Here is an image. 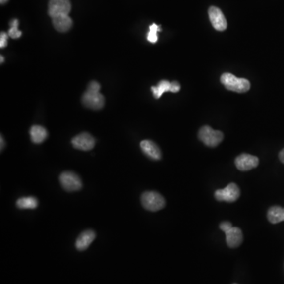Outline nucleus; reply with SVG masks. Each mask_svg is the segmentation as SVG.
<instances>
[{"mask_svg":"<svg viewBox=\"0 0 284 284\" xmlns=\"http://www.w3.org/2000/svg\"><path fill=\"white\" fill-rule=\"evenodd\" d=\"M53 26L60 33H66L71 29L73 21L69 15L57 16L52 18Z\"/></svg>","mask_w":284,"mask_h":284,"instance_id":"nucleus-15","label":"nucleus"},{"mask_svg":"<svg viewBox=\"0 0 284 284\" xmlns=\"http://www.w3.org/2000/svg\"><path fill=\"white\" fill-rule=\"evenodd\" d=\"M231 223L228 222V221H225V222L221 223V225H220V228H221V230H223V231L225 232L227 230H229L230 227H232Z\"/></svg>","mask_w":284,"mask_h":284,"instance_id":"nucleus-22","label":"nucleus"},{"mask_svg":"<svg viewBox=\"0 0 284 284\" xmlns=\"http://www.w3.org/2000/svg\"><path fill=\"white\" fill-rule=\"evenodd\" d=\"M268 220L271 224L276 225L284 221V208L273 206L268 211Z\"/></svg>","mask_w":284,"mask_h":284,"instance_id":"nucleus-17","label":"nucleus"},{"mask_svg":"<svg viewBox=\"0 0 284 284\" xmlns=\"http://www.w3.org/2000/svg\"></svg>","mask_w":284,"mask_h":284,"instance_id":"nucleus-27","label":"nucleus"},{"mask_svg":"<svg viewBox=\"0 0 284 284\" xmlns=\"http://www.w3.org/2000/svg\"><path fill=\"white\" fill-rule=\"evenodd\" d=\"M71 10L70 0H49V14L51 18L69 15Z\"/></svg>","mask_w":284,"mask_h":284,"instance_id":"nucleus-7","label":"nucleus"},{"mask_svg":"<svg viewBox=\"0 0 284 284\" xmlns=\"http://www.w3.org/2000/svg\"><path fill=\"white\" fill-rule=\"evenodd\" d=\"M8 1H9V0H0V3L2 4V5H3V4L6 3Z\"/></svg>","mask_w":284,"mask_h":284,"instance_id":"nucleus-25","label":"nucleus"},{"mask_svg":"<svg viewBox=\"0 0 284 284\" xmlns=\"http://www.w3.org/2000/svg\"><path fill=\"white\" fill-rule=\"evenodd\" d=\"M61 186L66 191H78L82 188V182L79 176L72 171L62 172L59 176Z\"/></svg>","mask_w":284,"mask_h":284,"instance_id":"nucleus-5","label":"nucleus"},{"mask_svg":"<svg viewBox=\"0 0 284 284\" xmlns=\"http://www.w3.org/2000/svg\"><path fill=\"white\" fill-rule=\"evenodd\" d=\"M32 141L34 144H41L48 137V131L45 127L41 126H33L29 131Z\"/></svg>","mask_w":284,"mask_h":284,"instance_id":"nucleus-16","label":"nucleus"},{"mask_svg":"<svg viewBox=\"0 0 284 284\" xmlns=\"http://www.w3.org/2000/svg\"><path fill=\"white\" fill-rule=\"evenodd\" d=\"M161 30V27L159 25H156V24H153V25H150L147 35L148 41L149 42L153 43V44L157 42V40H158L157 32H160Z\"/></svg>","mask_w":284,"mask_h":284,"instance_id":"nucleus-20","label":"nucleus"},{"mask_svg":"<svg viewBox=\"0 0 284 284\" xmlns=\"http://www.w3.org/2000/svg\"><path fill=\"white\" fill-rule=\"evenodd\" d=\"M141 201L142 206L150 212H157L165 206V198L157 192H145L141 195Z\"/></svg>","mask_w":284,"mask_h":284,"instance_id":"nucleus-3","label":"nucleus"},{"mask_svg":"<svg viewBox=\"0 0 284 284\" xmlns=\"http://www.w3.org/2000/svg\"><path fill=\"white\" fill-rule=\"evenodd\" d=\"M18 19L12 20L10 22V29L8 32V35L12 39H18L22 35V33L18 29Z\"/></svg>","mask_w":284,"mask_h":284,"instance_id":"nucleus-19","label":"nucleus"},{"mask_svg":"<svg viewBox=\"0 0 284 284\" xmlns=\"http://www.w3.org/2000/svg\"><path fill=\"white\" fill-rule=\"evenodd\" d=\"M221 83L227 90L235 93H246L250 89V82L246 78H238L230 73H225L221 77Z\"/></svg>","mask_w":284,"mask_h":284,"instance_id":"nucleus-2","label":"nucleus"},{"mask_svg":"<svg viewBox=\"0 0 284 284\" xmlns=\"http://www.w3.org/2000/svg\"><path fill=\"white\" fill-rule=\"evenodd\" d=\"M71 142L75 149L85 152L92 150L96 144L94 137L88 133H80L72 139Z\"/></svg>","mask_w":284,"mask_h":284,"instance_id":"nucleus-9","label":"nucleus"},{"mask_svg":"<svg viewBox=\"0 0 284 284\" xmlns=\"http://www.w3.org/2000/svg\"><path fill=\"white\" fill-rule=\"evenodd\" d=\"M259 159L252 155L243 153L235 159V166L242 171H247L252 170L258 166Z\"/></svg>","mask_w":284,"mask_h":284,"instance_id":"nucleus-10","label":"nucleus"},{"mask_svg":"<svg viewBox=\"0 0 284 284\" xmlns=\"http://www.w3.org/2000/svg\"><path fill=\"white\" fill-rule=\"evenodd\" d=\"M101 85L97 81H91L82 97V103L86 108L98 110L105 105V97L100 93Z\"/></svg>","mask_w":284,"mask_h":284,"instance_id":"nucleus-1","label":"nucleus"},{"mask_svg":"<svg viewBox=\"0 0 284 284\" xmlns=\"http://www.w3.org/2000/svg\"><path fill=\"white\" fill-rule=\"evenodd\" d=\"M96 238V233L93 230H87L82 232L76 240L75 246L77 250L84 251L88 249Z\"/></svg>","mask_w":284,"mask_h":284,"instance_id":"nucleus-14","label":"nucleus"},{"mask_svg":"<svg viewBox=\"0 0 284 284\" xmlns=\"http://www.w3.org/2000/svg\"><path fill=\"white\" fill-rule=\"evenodd\" d=\"M181 89L178 81L169 82L166 80H162L159 82L157 86H153L151 88L153 96L155 98L159 99L165 92H172V93H178Z\"/></svg>","mask_w":284,"mask_h":284,"instance_id":"nucleus-11","label":"nucleus"},{"mask_svg":"<svg viewBox=\"0 0 284 284\" xmlns=\"http://www.w3.org/2000/svg\"><path fill=\"white\" fill-rule=\"evenodd\" d=\"M209 17L213 28L217 31H225L227 27V22L225 16L220 8L217 6L209 7Z\"/></svg>","mask_w":284,"mask_h":284,"instance_id":"nucleus-8","label":"nucleus"},{"mask_svg":"<svg viewBox=\"0 0 284 284\" xmlns=\"http://www.w3.org/2000/svg\"><path fill=\"white\" fill-rule=\"evenodd\" d=\"M4 145H5V142H4L3 137L1 135V150L4 148Z\"/></svg>","mask_w":284,"mask_h":284,"instance_id":"nucleus-24","label":"nucleus"},{"mask_svg":"<svg viewBox=\"0 0 284 284\" xmlns=\"http://www.w3.org/2000/svg\"><path fill=\"white\" fill-rule=\"evenodd\" d=\"M141 150L149 158L159 161L162 157L161 149L157 146V144L149 140H144L140 144Z\"/></svg>","mask_w":284,"mask_h":284,"instance_id":"nucleus-13","label":"nucleus"},{"mask_svg":"<svg viewBox=\"0 0 284 284\" xmlns=\"http://www.w3.org/2000/svg\"><path fill=\"white\" fill-rule=\"evenodd\" d=\"M0 58H1V62H4L3 57H2V56H1V57H0Z\"/></svg>","mask_w":284,"mask_h":284,"instance_id":"nucleus-26","label":"nucleus"},{"mask_svg":"<svg viewBox=\"0 0 284 284\" xmlns=\"http://www.w3.org/2000/svg\"><path fill=\"white\" fill-rule=\"evenodd\" d=\"M16 205L20 209H34L38 206V201L32 196L21 197L16 202Z\"/></svg>","mask_w":284,"mask_h":284,"instance_id":"nucleus-18","label":"nucleus"},{"mask_svg":"<svg viewBox=\"0 0 284 284\" xmlns=\"http://www.w3.org/2000/svg\"><path fill=\"white\" fill-rule=\"evenodd\" d=\"M279 158H280V161L284 165V149H282L279 153Z\"/></svg>","mask_w":284,"mask_h":284,"instance_id":"nucleus-23","label":"nucleus"},{"mask_svg":"<svg viewBox=\"0 0 284 284\" xmlns=\"http://www.w3.org/2000/svg\"><path fill=\"white\" fill-rule=\"evenodd\" d=\"M227 246L232 249L238 247L243 242V234L240 228L232 227L225 232Z\"/></svg>","mask_w":284,"mask_h":284,"instance_id":"nucleus-12","label":"nucleus"},{"mask_svg":"<svg viewBox=\"0 0 284 284\" xmlns=\"http://www.w3.org/2000/svg\"><path fill=\"white\" fill-rule=\"evenodd\" d=\"M9 35L7 33H4L2 32L1 34H0V48L2 49V48H5L7 45V40Z\"/></svg>","mask_w":284,"mask_h":284,"instance_id":"nucleus-21","label":"nucleus"},{"mask_svg":"<svg viewBox=\"0 0 284 284\" xmlns=\"http://www.w3.org/2000/svg\"><path fill=\"white\" fill-rule=\"evenodd\" d=\"M198 137L206 146L213 148L217 147L223 141L224 134L221 131L213 130L210 126H204L200 129Z\"/></svg>","mask_w":284,"mask_h":284,"instance_id":"nucleus-4","label":"nucleus"},{"mask_svg":"<svg viewBox=\"0 0 284 284\" xmlns=\"http://www.w3.org/2000/svg\"><path fill=\"white\" fill-rule=\"evenodd\" d=\"M215 198L219 201L234 202L239 198L240 189L234 182L229 184L224 189H217L214 193Z\"/></svg>","mask_w":284,"mask_h":284,"instance_id":"nucleus-6","label":"nucleus"}]
</instances>
